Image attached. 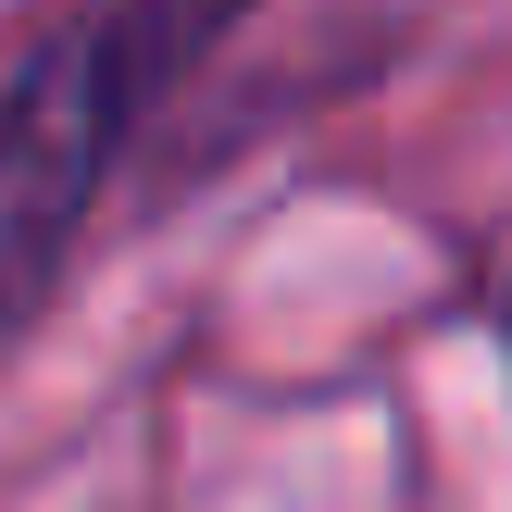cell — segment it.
Listing matches in <instances>:
<instances>
[{
    "label": "cell",
    "mask_w": 512,
    "mask_h": 512,
    "mask_svg": "<svg viewBox=\"0 0 512 512\" xmlns=\"http://www.w3.org/2000/svg\"><path fill=\"white\" fill-rule=\"evenodd\" d=\"M263 0H38L0 25V363L75 288L113 175Z\"/></svg>",
    "instance_id": "obj_1"
},
{
    "label": "cell",
    "mask_w": 512,
    "mask_h": 512,
    "mask_svg": "<svg viewBox=\"0 0 512 512\" xmlns=\"http://www.w3.org/2000/svg\"><path fill=\"white\" fill-rule=\"evenodd\" d=\"M500 350H512V300H500Z\"/></svg>",
    "instance_id": "obj_2"
}]
</instances>
